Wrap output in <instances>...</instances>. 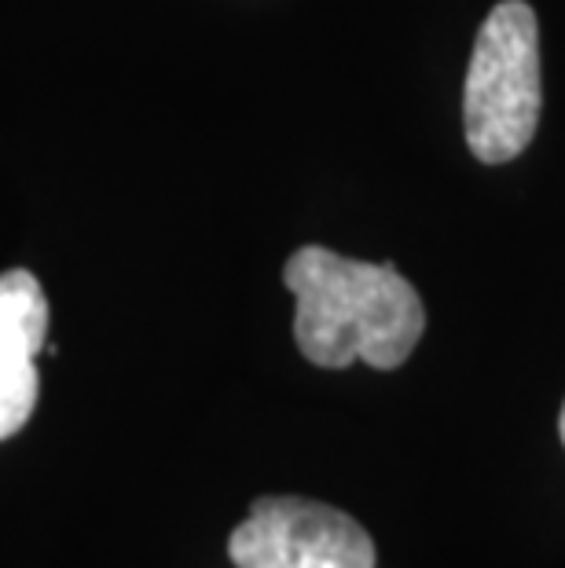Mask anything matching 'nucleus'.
I'll return each instance as SVG.
<instances>
[{
  "label": "nucleus",
  "instance_id": "1",
  "mask_svg": "<svg viewBox=\"0 0 565 568\" xmlns=\"http://www.w3.org/2000/svg\"><path fill=\"white\" fill-rule=\"evenodd\" d=\"M283 283L297 301L294 342L316 367L342 371L360 359L375 371H396L426 331L423 297L393 264L302 246L286 261Z\"/></svg>",
  "mask_w": 565,
  "mask_h": 568
},
{
  "label": "nucleus",
  "instance_id": "2",
  "mask_svg": "<svg viewBox=\"0 0 565 568\" xmlns=\"http://www.w3.org/2000/svg\"><path fill=\"white\" fill-rule=\"evenodd\" d=\"M539 22L525 0H503L481 22L463 84L466 148L477 162H514L539 125Z\"/></svg>",
  "mask_w": 565,
  "mask_h": 568
},
{
  "label": "nucleus",
  "instance_id": "3",
  "mask_svg": "<svg viewBox=\"0 0 565 568\" xmlns=\"http://www.w3.org/2000/svg\"><path fill=\"white\" fill-rule=\"evenodd\" d=\"M235 568H375V539L339 506L264 495L228 539Z\"/></svg>",
  "mask_w": 565,
  "mask_h": 568
},
{
  "label": "nucleus",
  "instance_id": "4",
  "mask_svg": "<svg viewBox=\"0 0 565 568\" xmlns=\"http://www.w3.org/2000/svg\"><path fill=\"white\" fill-rule=\"evenodd\" d=\"M48 334V297L27 268L0 275V440H11L38 407V356Z\"/></svg>",
  "mask_w": 565,
  "mask_h": 568
},
{
  "label": "nucleus",
  "instance_id": "5",
  "mask_svg": "<svg viewBox=\"0 0 565 568\" xmlns=\"http://www.w3.org/2000/svg\"><path fill=\"white\" fill-rule=\"evenodd\" d=\"M558 433H562V444H565V404H562V415H558Z\"/></svg>",
  "mask_w": 565,
  "mask_h": 568
}]
</instances>
